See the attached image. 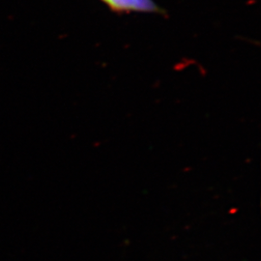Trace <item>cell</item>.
I'll use <instances>...</instances> for the list:
<instances>
[{"mask_svg":"<svg viewBox=\"0 0 261 261\" xmlns=\"http://www.w3.org/2000/svg\"><path fill=\"white\" fill-rule=\"evenodd\" d=\"M111 9L116 12H149L160 13L162 10L152 0H102Z\"/></svg>","mask_w":261,"mask_h":261,"instance_id":"1","label":"cell"}]
</instances>
